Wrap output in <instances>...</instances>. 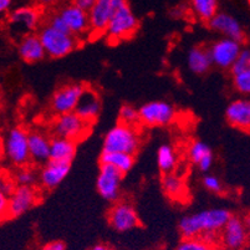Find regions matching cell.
Here are the masks:
<instances>
[{"instance_id": "1", "label": "cell", "mask_w": 250, "mask_h": 250, "mask_svg": "<svg viewBox=\"0 0 250 250\" xmlns=\"http://www.w3.org/2000/svg\"><path fill=\"white\" fill-rule=\"evenodd\" d=\"M230 217L231 213L228 209H206L182 218L178 228L183 238L217 235L224 228Z\"/></svg>"}, {"instance_id": "2", "label": "cell", "mask_w": 250, "mask_h": 250, "mask_svg": "<svg viewBox=\"0 0 250 250\" xmlns=\"http://www.w3.org/2000/svg\"><path fill=\"white\" fill-rule=\"evenodd\" d=\"M138 20L127 0H112V14L104 31L112 42L128 39L137 31Z\"/></svg>"}, {"instance_id": "3", "label": "cell", "mask_w": 250, "mask_h": 250, "mask_svg": "<svg viewBox=\"0 0 250 250\" xmlns=\"http://www.w3.org/2000/svg\"><path fill=\"white\" fill-rule=\"evenodd\" d=\"M140 132L136 126H128L118 122L104 136L102 152H118L135 156L140 147Z\"/></svg>"}, {"instance_id": "4", "label": "cell", "mask_w": 250, "mask_h": 250, "mask_svg": "<svg viewBox=\"0 0 250 250\" xmlns=\"http://www.w3.org/2000/svg\"><path fill=\"white\" fill-rule=\"evenodd\" d=\"M38 35L44 47L45 55L52 59L65 58L80 45V40L72 36L71 34L61 33L52 29L47 24L40 30Z\"/></svg>"}, {"instance_id": "5", "label": "cell", "mask_w": 250, "mask_h": 250, "mask_svg": "<svg viewBox=\"0 0 250 250\" xmlns=\"http://www.w3.org/2000/svg\"><path fill=\"white\" fill-rule=\"evenodd\" d=\"M92 125L83 121L75 112L59 115L52 124V131L56 137L70 140L72 142H79L87 137Z\"/></svg>"}, {"instance_id": "6", "label": "cell", "mask_w": 250, "mask_h": 250, "mask_svg": "<svg viewBox=\"0 0 250 250\" xmlns=\"http://www.w3.org/2000/svg\"><path fill=\"white\" fill-rule=\"evenodd\" d=\"M29 132L22 127H14L8 132L4 142L5 156L11 165L20 168L28 166L30 157L28 148Z\"/></svg>"}, {"instance_id": "7", "label": "cell", "mask_w": 250, "mask_h": 250, "mask_svg": "<svg viewBox=\"0 0 250 250\" xmlns=\"http://www.w3.org/2000/svg\"><path fill=\"white\" fill-rule=\"evenodd\" d=\"M176 117V110L166 101L147 102L138 110V118L147 127H162L172 124Z\"/></svg>"}, {"instance_id": "8", "label": "cell", "mask_w": 250, "mask_h": 250, "mask_svg": "<svg viewBox=\"0 0 250 250\" xmlns=\"http://www.w3.org/2000/svg\"><path fill=\"white\" fill-rule=\"evenodd\" d=\"M122 178H124V174L120 173L115 168L101 165L99 176H97L96 188L99 194L104 201L111 202V203L118 202L120 192H121Z\"/></svg>"}, {"instance_id": "9", "label": "cell", "mask_w": 250, "mask_h": 250, "mask_svg": "<svg viewBox=\"0 0 250 250\" xmlns=\"http://www.w3.org/2000/svg\"><path fill=\"white\" fill-rule=\"evenodd\" d=\"M108 222L115 230L125 231L133 230L141 224L140 217L135 207L128 202H116L108 212Z\"/></svg>"}, {"instance_id": "10", "label": "cell", "mask_w": 250, "mask_h": 250, "mask_svg": "<svg viewBox=\"0 0 250 250\" xmlns=\"http://www.w3.org/2000/svg\"><path fill=\"white\" fill-rule=\"evenodd\" d=\"M219 240L226 250H242L248 240V226L244 220L231 215L220 230Z\"/></svg>"}, {"instance_id": "11", "label": "cell", "mask_w": 250, "mask_h": 250, "mask_svg": "<svg viewBox=\"0 0 250 250\" xmlns=\"http://www.w3.org/2000/svg\"><path fill=\"white\" fill-rule=\"evenodd\" d=\"M242 47V42L223 38L212 44L208 52L212 63H214L215 66L220 67V69H230L234 61L239 55Z\"/></svg>"}, {"instance_id": "12", "label": "cell", "mask_w": 250, "mask_h": 250, "mask_svg": "<svg viewBox=\"0 0 250 250\" xmlns=\"http://www.w3.org/2000/svg\"><path fill=\"white\" fill-rule=\"evenodd\" d=\"M83 90H85V86L80 85V83H70V85L61 86L55 91V94L52 95V111L58 116L74 112Z\"/></svg>"}, {"instance_id": "13", "label": "cell", "mask_w": 250, "mask_h": 250, "mask_svg": "<svg viewBox=\"0 0 250 250\" xmlns=\"http://www.w3.org/2000/svg\"><path fill=\"white\" fill-rule=\"evenodd\" d=\"M40 194L35 187H17L8 197V218H17L38 204Z\"/></svg>"}, {"instance_id": "14", "label": "cell", "mask_w": 250, "mask_h": 250, "mask_svg": "<svg viewBox=\"0 0 250 250\" xmlns=\"http://www.w3.org/2000/svg\"><path fill=\"white\" fill-rule=\"evenodd\" d=\"M66 25L67 31L80 40L83 36L90 35V24H88V14L80 8L69 4L58 13Z\"/></svg>"}, {"instance_id": "15", "label": "cell", "mask_w": 250, "mask_h": 250, "mask_svg": "<svg viewBox=\"0 0 250 250\" xmlns=\"http://www.w3.org/2000/svg\"><path fill=\"white\" fill-rule=\"evenodd\" d=\"M87 14L90 36L97 38L104 35L112 14V0H95V4Z\"/></svg>"}, {"instance_id": "16", "label": "cell", "mask_w": 250, "mask_h": 250, "mask_svg": "<svg viewBox=\"0 0 250 250\" xmlns=\"http://www.w3.org/2000/svg\"><path fill=\"white\" fill-rule=\"evenodd\" d=\"M208 25L212 30L222 34L227 39L243 42L245 38V33L242 24L235 18L227 14V13H217L212 19L209 20Z\"/></svg>"}, {"instance_id": "17", "label": "cell", "mask_w": 250, "mask_h": 250, "mask_svg": "<svg viewBox=\"0 0 250 250\" xmlns=\"http://www.w3.org/2000/svg\"><path fill=\"white\" fill-rule=\"evenodd\" d=\"M71 169V163L47 161L38 174V181L45 189H55L66 178Z\"/></svg>"}, {"instance_id": "18", "label": "cell", "mask_w": 250, "mask_h": 250, "mask_svg": "<svg viewBox=\"0 0 250 250\" xmlns=\"http://www.w3.org/2000/svg\"><path fill=\"white\" fill-rule=\"evenodd\" d=\"M74 112L83 118V121L94 125L101 112V101L96 91L90 87H85Z\"/></svg>"}, {"instance_id": "19", "label": "cell", "mask_w": 250, "mask_h": 250, "mask_svg": "<svg viewBox=\"0 0 250 250\" xmlns=\"http://www.w3.org/2000/svg\"><path fill=\"white\" fill-rule=\"evenodd\" d=\"M226 118L228 124L240 131L250 128V102L248 99H238L227 106Z\"/></svg>"}, {"instance_id": "20", "label": "cell", "mask_w": 250, "mask_h": 250, "mask_svg": "<svg viewBox=\"0 0 250 250\" xmlns=\"http://www.w3.org/2000/svg\"><path fill=\"white\" fill-rule=\"evenodd\" d=\"M42 20L40 11L33 6H24V8H18L13 10L9 15V22L13 26L21 28L26 34H31L36 30Z\"/></svg>"}, {"instance_id": "21", "label": "cell", "mask_w": 250, "mask_h": 250, "mask_svg": "<svg viewBox=\"0 0 250 250\" xmlns=\"http://www.w3.org/2000/svg\"><path fill=\"white\" fill-rule=\"evenodd\" d=\"M28 148L30 161L38 165H45L50 160V140L42 132L29 133Z\"/></svg>"}, {"instance_id": "22", "label": "cell", "mask_w": 250, "mask_h": 250, "mask_svg": "<svg viewBox=\"0 0 250 250\" xmlns=\"http://www.w3.org/2000/svg\"><path fill=\"white\" fill-rule=\"evenodd\" d=\"M19 55L25 62H38L45 58V51L38 34H26L20 40L18 46Z\"/></svg>"}, {"instance_id": "23", "label": "cell", "mask_w": 250, "mask_h": 250, "mask_svg": "<svg viewBox=\"0 0 250 250\" xmlns=\"http://www.w3.org/2000/svg\"><path fill=\"white\" fill-rule=\"evenodd\" d=\"M76 154V142L55 137L50 140V161L71 163Z\"/></svg>"}, {"instance_id": "24", "label": "cell", "mask_w": 250, "mask_h": 250, "mask_svg": "<svg viewBox=\"0 0 250 250\" xmlns=\"http://www.w3.org/2000/svg\"><path fill=\"white\" fill-rule=\"evenodd\" d=\"M188 157L202 172H208L212 168L214 157L210 147L202 141H195L188 148Z\"/></svg>"}, {"instance_id": "25", "label": "cell", "mask_w": 250, "mask_h": 250, "mask_svg": "<svg viewBox=\"0 0 250 250\" xmlns=\"http://www.w3.org/2000/svg\"><path fill=\"white\" fill-rule=\"evenodd\" d=\"M188 69L195 75H204L212 67V60L208 50L204 47H193L187 55Z\"/></svg>"}, {"instance_id": "26", "label": "cell", "mask_w": 250, "mask_h": 250, "mask_svg": "<svg viewBox=\"0 0 250 250\" xmlns=\"http://www.w3.org/2000/svg\"><path fill=\"white\" fill-rule=\"evenodd\" d=\"M101 165L110 166L125 176L127 172L132 169L135 165V156L118 152H102Z\"/></svg>"}, {"instance_id": "27", "label": "cell", "mask_w": 250, "mask_h": 250, "mask_svg": "<svg viewBox=\"0 0 250 250\" xmlns=\"http://www.w3.org/2000/svg\"><path fill=\"white\" fill-rule=\"evenodd\" d=\"M178 157L170 145H162L157 151V166L163 174L172 173L177 167Z\"/></svg>"}, {"instance_id": "28", "label": "cell", "mask_w": 250, "mask_h": 250, "mask_svg": "<svg viewBox=\"0 0 250 250\" xmlns=\"http://www.w3.org/2000/svg\"><path fill=\"white\" fill-rule=\"evenodd\" d=\"M162 187L166 194L172 199H182L186 197V184L183 179L174 173H168L163 176Z\"/></svg>"}, {"instance_id": "29", "label": "cell", "mask_w": 250, "mask_h": 250, "mask_svg": "<svg viewBox=\"0 0 250 250\" xmlns=\"http://www.w3.org/2000/svg\"><path fill=\"white\" fill-rule=\"evenodd\" d=\"M174 250H219L218 240L207 239L203 236L183 238Z\"/></svg>"}, {"instance_id": "30", "label": "cell", "mask_w": 250, "mask_h": 250, "mask_svg": "<svg viewBox=\"0 0 250 250\" xmlns=\"http://www.w3.org/2000/svg\"><path fill=\"white\" fill-rule=\"evenodd\" d=\"M194 14L204 21H209L218 13V0H190Z\"/></svg>"}, {"instance_id": "31", "label": "cell", "mask_w": 250, "mask_h": 250, "mask_svg": "<svg viewBox=\"0 0 250 250\" xmlns=\"http://www.w3.org/2000/svg\"><path fill=\"white\" fill-rule=\"evenodd\" d=\"M13 179L17 187H34L38 182V173L33 167L24 166V167L18 168Z\"/></svg>"}, {"instance_id": "32", "label": "cell", "mask_w": 250, "mask_h": 250, "mask_svg": "<svg viewBox=\"0 0 250 250\" xmlns=\"http://www.w3.org/2000/svg\"><path fill=\"white\" fill-rule=\"evenodd\" d=\"M233 75V86L239 94L248 95L250 94V70L235 72Z\"/></svg>"}, {"instance_id": "33", "label": "cell", "mask_w": 250, "mask_h": 250, "mask_svg": "<svg viewBox=\"0 0 250 250\" xmlns=\"http://www.w3.org/2000/svg\"><path fill=\"white\" fill-rule=\"evenodd\" d=\"M120 122L128 126H136L140 122L138 118V110H136L131 104H124L120 110Z\"/></svg>"}, {"instance_id": "34", "label": "cell", "mask_w": 250, "mask_h": 250, "mask_svg": "<svg viewBox=\"0 0 250 250\" xmlns=\"http://www.w3.org/2000/svg\"><path fill=\"white\" fill-rule=\"evenodd\" d=\"M245 70H250V50L249 47H242L239 55L234 61V63L230 67L231 74L235 72L245 71Z\"/></svg>"}, {"instance_id": "35", "label": "cell", "mask_w": 250, "mask_h": 250, "mask_svg": "<svg viewBox=\"0 0 250 250\" xmlns=\"http://www.w3.org/2000/svg\"><path fill=\"white\" fill-rule=\"evenodd\" d=\"M203 186L208 190L213 193H222L223 192V184L218 177L213 176V174H208L203 178Z\"/></svg>"}, {"instance_id": "36", "label": "cell", "mask_w": 250, "mask_h": 250, "mask_svg": "<svg viewBox=\"0 0 250 250\" xmlns=\"http://www.w3.org/2000/svg\"><path fill=\"white\" fill-rule=\"evenodd\" d=\"M15 188H17V184H15L14 179L5 176V174H0V193L9 197L11 193L14 192Z\"/></svg>"}, {"instance_id": "37", "label": "cell", "mask_w": 250, "mask_h": 250, "mask_svg": "<svg viewBox=\"0 0 250 250\" xmlns=\"http://www.w3.org/2000/svg\"><path fill=\"white\" fill-rule=\"evenodd\" d=\"M9 219L8 218V197L0 193V223L4 220Z\"/></svg>"}, {"instance_id": "38", "label": "cell", "mask_w": 250, "mask_h": 250, "mask_svg": "<svg viewBox=\"0 0 250 250\" xmlns=\"http://www.w3.org/2000/svg\"><path fill=\"white\" fill-rule=\"evenodd\" d=\"M70 4H72V5L80 8L81 10L88 13L90 9L92 8V5L95 4V0H71V3Z\"/></svg>"}, {"instance_id": "39", "label": "cell", "mask_w": 250, "mask_h": 250, "mask_svg": "<svg viewBox=\"0 0 250 250\" xmlns=\"http://www.w3.org/2000/svg\"><path fill=\"white\" fill-rule=\"evenodd\" d=\"M42 250H66V245L62 242H51L45 244Z\"/></svg>"}, {"instance_id": "40", "label": "cell", "mask_w": 250, "mask_h": 250, "mask_svg": "<svg viewBox=\"0 0 250 250\" xmlns=\"http://www.w3.org/2000/svg\"><path fill=\"white\" fill-rule=\"evenodd\" d=\"M11 6V0H0V15L4 14Z\"/></svg>"}, {"instance_id": "41", "label": "cell", "mask_w": 250, "mask_h": 250, "mask_svg": "<svg viewBox=\"0 0 250 250\" xmlns=\"http://www.w3.org/2000/svg\"><path fill=\"white\" fill-rule=\"evenodd\" d=\"M88 250H115L112 247H110V245H106V244H97L95 245V247H92L91 249Z\"/></svg>"}, {"instance_id": "42", "label": "cell", "mask_w": 250, "mask_h": 250, "mask_svg": "<svg viewBox=\"0 0 250 250\" xmlns=\"http://www.w3.org/2000/svg\"><path fill=\"white\" fill-rule=\"evenodd\" d=\"M39 4L42 6H47V5H51V4H54L56 1V0H38Z\"/></svg>"}, {"instance_id": "43", "label": "cell", "mask_w": 250, "mask_h": 250, "mask_svg": "<svg viewBox=\"0 0 250 250\" xmlns=\"http://www.w3.org/2000/svg\"><path fill=\"white\" fill-rule=\"evenodd\" d=\"M156 250H162V249H156Z\"/></svg>"}, {"instance_id": "44", "label": "cell", "mask_w": 250, "mask_h": 250, "mask_svg": "<svg viewBox=\"0 0 250 250\" xmlns=\"http://www.w3.org/2000/svg\"><path fill=\"white\" fill-rule=\"evenodd\" d=\"M0 108H1V106H0Z\"/></svg>"}]
</instances>
